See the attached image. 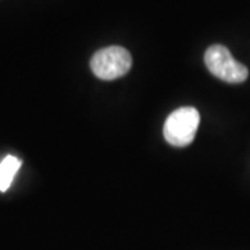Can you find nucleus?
<instances>
[{
	"label": "nucleus",
	"instance_id": "obj_1",
	"mask_svg": "<svg viewBox=\"0 0 250 250\" xmlns=\"http://www.w3.org/2000/svg\"><path fill=\"white\" fill-rule=\"evenodd\" d=\"M205 62L214 77L228 83H242L249 77L248 67L236 62L228 47L223 45L210 46L205 53Z\"/></svg>",
	"mask_w": 250,
	"mask_h": 250
},
{
	"label": "nucleus",
	"instance_id": "obj_2",
	"mask_svg": "<svg viewBox=\"0 0 250 250\" xmlns=\"http://www.w3.org/2000/svg\"><path fill=\"white\" fill-rule=\"evenodd\" d=\"M200 124V114L195 107H181L172 111L164 123L166 141L177 147H184L193 142Z\"/></svg>",
	"mask_w": 250,
	"mask_h": 250
},
{
	"label": "nucleus",
	"instance_id": "obj_3",
	"mask_svg": "<svg viewBox=\"0 0 250 250\" xmlns=\"http://www.w3.org/2000/svg\"><path fill=\"white\" fill-rule=\"evenodd\" d=\"M132 67V57L121 46H108L98 50L90 60V68L99 80L113 81L124 77Z\"/></svg>",
	"mask_w": 250,
	"mask_h": 250
},
{
	"label": "nucleus",
	"instance_id": "obj_4",
	"mask_svg": "<svg viewBox=\"0 0 250 250\" xmlns=\"http://www.w3.org/2000/svg\"><path fill=\"white\" fill-rule=\"evenodd\" d=\"M21 167V160L16 156H7L0 163V192H6L11 184L16 174Z\"/></svg>",
	"mask_w": 250,
	"mask_h": 250
}]
</instances>
